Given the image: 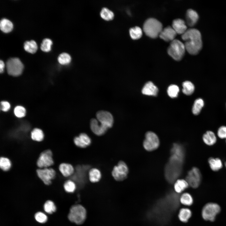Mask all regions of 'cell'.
I'll list each match as a JSON object with an SVG mask.
<instances>
[{
    "label": "cell",
    "instance_id": "1",
    "mask_svg": "<svg viewBox=\"0 0 226 226\" xmlns=\"http://www.w3.org/2000/svg\"><path fill=\"white\" fill-rule=\"evenodd\" d=\"M185 41L186 50L191 55H196L201 51L202 47V35L200 31L195 28L187 29L181 35Z\"/></svg>",
    "mask_w": 226,
    "mask_h": 226
},
{
    "label": "cell",
    "instance_id": "2",
    "mask_svg": "<svg viewBox=\"0 0 226 226\" xmlns=\"http://www.w3.org/2000/svg\"><path fill=\"white\" fill-rule=\"evenodd\" d=\"M183 162L178 159L170 157L164 170L165 178L169 183H173L180 175Z\"/></svg>",
    "mask_w": 226,
    "mask_h": 226
},
{
    "label": "cell",
    "instance_id": "3",
    "mask_svg": "<svg viewBox=\"0 0 226 226\" xmlns=\"http://www.w3.org/2000/svg\"><path fill=\"white\" fill-rule=\"evenodd\" d=\"M162 30L161 23L154 18L148 19L145 22L143 25L145 33L152 38H156L159 36Z\"/></svg>",
    "mask_w": 226,
    "mask_h": 226
},
{
    "label": "cell",
    "instance_id": "4",
    "mask_svg": "<svg viewBox=\"0 0 226 226\" xmlns=\"http://www.w3.org/2000/svg\"><path fill=\"white\" fill-rule=\"evenodd\" d=\"M86 214L85 208L81 205L77 204L71 207L68 218L71 222L77 224H81L85 221Z\"/></svg>",
    "mask_w": 226,
    "mask_h": 226
},
{
    "label": "cell",
    "instance_id": "5",
    "mask_svg": "<svg viewBox=\"0 0 226 226\" xmlns=\"http://www.w3.org/2000/svg\"><path fill=\"white\" fill-rule=\"evenodd\" d=\"M184 44L177 39L171 41L167 51L169 55L176 61L180 60L183 57L185 52Z\"/></svg>",
    "mask_w": 226,
    "mask_h": 226
},
{
    "label": "cell",
    "instance_id": "6",
    "mask_svg": "<svg viewBox=\"0 0 226 226\" xmlns=\"http://www.w3.org/2000/svg\"><path fill=\"white\" fill-rule=\"evenodd\" d=\"M221 211L220 206L217 203L209 202L206 204L202 211L203 218L205 220L213 221Z\"/></svg>",
    "mask_w": 226,
    "mask_h": 226
},
{
    "label": "cell",
    "instance_id": "7",
    "mask_svg": "<svg viewBox=\"0 0 226 226\" xmlns=\"http://www.w3.org/2000/svg\"><path fill=\"white\" fill-rule=\"evenodd\" d=\"M6 67L8 73L13 76L20 75L24 68L23 63L19 58L16 57L8 59L6 63Z\"/></svg>",
    "mask_w": 226,
    "mask_h": 226
},
{
    "label": "cell",
    "instance_id": "8",
    "mask_svg": "<svg viewBox=\"0 0 226 226\" xmlns=\"http://www.w3.org/2000/svg\"><path fill=\"white\" fill-rule=\"evenodd\" d=\"M159 138L155 133L151 131L146 132L143 143V147L146 150H154L159 147Z\"/></svg>",
    "mask_w": 226,
    "mask_h": 226
},
{
    "label": "cell",
    "instance_id": "9",
    "mask_svg": "<svg viewBox=\"0 0 226 226\" xmlns=\"http://www.w3.org/2000/svg\"><path fill=\"white\" fill-rule=\"evenodd\" d=\"M54 164L52 152L49 149L41 152L36 161L37 166L39 168H49Z\"/></svg>",
    "mask_w": 226,
    "mask_h": 226
},
{
    "label": "cell",
    "instance_id": "10",
    "mask_svg": "<svg viewBox=\"0 0 226 226\" xmlns=\"http://www.w3.org/2000/svg\"><path fill=\"white\" fill-rule=\"evenodd\" d=\"M128 168L124 161H120L115 166L112 171V175L116 181H121L125 179L128 174Z\"/></svg>",
    "mask_w": 226,
    "mask_h": 226
},
{
    "label": "cell",
    "instance_id": "11",
    "mask_svg": "<svg viewBox=\"0 0 226 226\" xmlns=\"http://www.w3.org/2000/svg\"><path fill=\"white\" fill-rule=\"evenodd\" d=\"M36 173L39 178L46 185H50L56 176L55 170L50 167L38 168L36 170Z\"/></svg>",
    "mask_w": 226,
    "mask_h": 226
},
{
    "label": "cell",
    "instance_id": "12",
    "mask_svg": "<svg viewBox=\"0 0 226 226\" xmlns=\"http://www.w3.org/2000/svg\"><path fill=\"white\" fill-rule=\"evenodd\" d=\"M201 179L200 170L197 168L193 167L188 171L186 180L189 186L193 188H196L200 185Z\"/></svg>",
    "mask_w": 226,
    "mask_h": 226
},
{
    "label": "cell",
    "instance_id": "13",
    "mask_svg": "<svg viewBox=\"0 0 226 226\" xmlns=\"http://www.w3.org/2000/svg\"><path fill=\"white\" fill-rule=\"evenodd\" d=\"M97 119L102 125L108 129L112 127L113 124V118L109 112L104 110L98 111L96 114Z\"/></svg>",
    "mask_w": 226,
    "mask_h": 226
},
{
    "label": "cell",
    "instance_id": "14",
    "mask_svg": "<svg viewBox=\"0 0 226 226\" xmlns=\"http://www.w3.org/2000/svg\"><path fill=\"white\" fill-rule=\"evenodd\" d=\"M75 144L77 147L84 148L89 146L91 140L90 137L86 133H80L78 136L75 137L73 139Z\"/></svg>",
    "mask_w": 226,
    "mask_h": 226
},
{
    "label": "cell",
    "instance_id": "15",
    "mask_svg": "<svg viewBox=\"0 0 226 226\" xmlns=\"http://www.w3.org/2000/svg\"><path fill=\"white\" fill-rule=\"evenodd\" d=\"M90 127L92 132L97 136L103 135L108 129L101 124L97 119L94 118L90 121Z\"/></svg>",
    "mask_w": 226,
    "mask_h": 226
},
{
    "label": "cell",
    "instance_id": "16",
    "mask_svg": "<svg viewBox=\"0 0 226 226\" xmlns=\"http://www.w3.org/2000/svg\"><path fill=\"white\" fill-rule=\"evenodd\" d=\"M177 34L172 27L168 26L163 29L159 36L165 41L171 42L175 39Z\"/></svg>",
    "mask_w": 226,
    "mask_h": 226
},
{
    "label": "cell",
    "instance_id": "17",
    "mask_svg": "<svg viewBox=\"0 0 226 226\" xmlns=\"http://www.w3.org/2000/svg\"><path fill=\"white\" fill-rule=\"evenodd\" d=\"M199 19V15L194 10L191 9H188L186 14V24L189 27H192L197 23Z\"/></svg>",
    "mask_w": 226,
    "mask_h": 226
},
{
    "label": "cell",
    "instance_id": "18",
    "mask_svg": "<svg viewBox=\"0 0 226 226\" xmlns=\"http://www.w3.org/2000/svg\"><path fill=\"white\" fill-rule=\"evenodd\" d=\"M172 27L177 34L181 35L187 30L185 21L180 19H177L173 21Z\"/></svg>",
    "mask_w": 226,
    "mask_h": 226
},
{
    "label": "cell",
    "instance_id": "19",
    "mask_svg": "<svg viewBox=\"0 0 226 226\" xmlns=\"http://www.w3.org/2000/svg\"><path fill=\"white\" fill-rule=\"evenodd\" d=\"M158 92V88L152 82L146 83L143 87L142 92L143 94L151 96H156Z\"/></svg>",
    "mask_w": 226,
    "mask_h": 226
},
{
    "label": "cell",
    "instance_id": "20",
    "mask_svg": "<svg viewBox=\"0 0 226 226\" xmlns=\"http://www.w3.org/2000/svg\"><path fill=\"white\" fill-rule=\"evenodd\" d=\"M171 156L184 160L185 152L183 147L180 144L174 143L171 149Z\"/></svg>",
    "mask_w": 226,
    "mask_h": 226
},
{
    "label": "cell",
    "instance_id": "21",
    "mask_svg": "<svg viewBox=\"0 0 226 226\" xmlns=\"http://www.w3.org/2000/svg\"><path fill=\"white\" fill-rule=\"evenodd\" d=\"M60 172L65 177H69L74 173V169L70 164L63 163L60 164L58 167Z\"/></svg>",
    "mask_w": 226,
    "mask_h": 226
},
{
    "label": "cell",
    "instance_id": "22",
    "mask_svg": "<svg viewBox=\"0 0 226 226\" xmlns=\"http://www.w3.org/2000/svg\"><path fill=\"white\" fill-rule=\"evenodd\" d=\"M202 139L204 143L209 146L214 145L217 141L216 135L211 131H207L204 133L202 136Z\"/></svg>",
    "mask_w": 226,
    "mask_h": 226
},
{
    "label": "cell",
    "instance_id": "23",
    "mask_svg": "<svg viewBox=\"0 0 226 226\" xmlns=\"http://www.w3.org/2000/svg\"><path fill=\"white\" fill-rule=\"evenodd\" d=\"M208 163L211 169L214 171L219 170L223 166L221 160L218 158L210 157L208 159Z\"/></svg>",
    "mask_w": 226,
    "mask_h": 226
},
{
    "label": "cell",
    "instance_id": "24",
    "mask_svg": "<svg viewBox=\"0 0 226 226\" xmlns=\"http://www.w3.org/2000/svg\"><path fill=\"white\" fill-rule=\"evenodd\" d=\"M192 215L190 209L187 208L180 209L179 212L178 217L179 220L183 223L187 222Z\"/></svg>",
    "mask_w": 226,
    "mask_h": 226
},
{
    "label": "cell",
    "instance_id": "25",
    "mask_svg": "<svg viewBox=\"0 0 226 226\" xmlns=\"http://www.w3.org/2000/svg\"><path fill=\"white\" fill-rule=\"evenodd\" d=\"M189 186L186 180L184 179L177 180L175 181L174 185L175 191L177 194L181 193Z\"/></svg>",
    "mask_w": 226,
    "mask_h": 226
},
{
    "label": "cell",
    "instance_id": "26",
    "mask_svg": "<svg viewBox=\"0 0 226 226\" xmlns=\"http://www.w3.org/2000/svg\"><path fill=\"white\" fill-rule=\"evenodd\" d=\"M89 179L92 183H96L99 181L101 177V174L100 170L96 168L91 169L89 172Z\"/></svg>",
    "mask_w": 226,
    "mask_h": 226
},
{
    "label": "cell",
    "instance_id": "27",
    "mask_svg": "<svg viewBox=\"0 0 226 226\" xmlns=\"http://www.w3.org/2000/svg\"><path fill=\"white\" fill-rule=\"evenodd\" d=\"M13 27V24L9 20L5 18L1 19L0 28L1 30L3 32L9 33L12 30Z\"/></svg>",
    "mask_w": 226,
    "mask_h": 226
},
{
    "label": "cell",
    "instance_id": "28",
    "mask_svg": "<svg viewBox=\"0 0 226 226\" xmlns=\"http://www.w3.org/2000/svg\"><path fill=\"white\" fill-rule=\"evenodd\" d=\"M30 137L33 140L40 142L44 139V135L43 131L41 129L38 128H35L31 131Z\"/></svg>",
    "mask_w": 226,
    "mask_h": 226
},
{
    "label": "cell",
    "instance_id": "29",
    "mask_svg": "<svg viewBox=\"0 0 226 226\" xmlns=\"http://www.w3.org/2000/svg\"><path fill=\"white\" fill-rule=\"evenodd\" d=\"M180 202L184 205L190 206L193 203V198L190 193H184L180 197Z\"/></svg>",
    "mask_w": 226,
    "mask_h": 226
},
{
    "label": "cell",
    "instance_id": "30",
    "mask_svg": "<svg viewBox=\"0 0 226 226\" xmlns=\"http://www.w3.org/2000/svg\"><path fill=\"white\" fill-rule=\"evenodd\" d=\"M37 46L36 42L34 40L26 41L24 43V48L27 52L33 54L37 49Z\"/></svg>",
    "mask_w": 226,
    "mask_h": 226
},
{
    "label": "cell",
    "instance_id": "31",
    "mask_svg": "<svg viewBox=\"0 0 226 226\" xmlns=\"http://www.w3.org/2000/svg\"><path fill=\"white\" fill-rule=\"evenodd\" d=\"M182 92L186 95H191L194 91V86L190 81H186L182 83Z\"/></svg>",
    "mask_w": 226,
    "mask_h": 226
},
{
    "label": "cell",
    "instance_id": "32",
    "mask_svg": "<svg viewBox=\"0 0 226 226\" xmlns=\"http://www.w3.org/2000/svg\"><path fill=\"white\" fill-rule=\"evenodd\" d=\"M100 15L103 19L106 21L112 20L114 16L113 12L106 7L102 8L100 12Z\"/></svg>",
    "mask_w": 226,
    "mask_h": 226
},
{
    "label": "cell",
    "instance_id": "33",
    "mask_svg": "<svg viewBox=\"0 0 226 226\" xmlns=\"http://www.w3.org/2000/svg\"><path fill=\"white\" fill-rule=\"evenodd\" d=\"M204 102L202 99L198 98L194 101L192 108V112L195 115H198L204 106Z\"/></svg>",
    "mask_w": 226,
    "mask_h": 226
},
{
    "label": "cell",
    "instance_id": "34",
    "mask_svg": "<svg viewBox=\"0 0 226 226\" xmlns=\"http://www.w3.org/2000/svg\"><path fill=\"white\" fill-rule=\"evenodd\" d=\"M131 38L133 40H137L141 38L142 35V29L138 26L131 28L129 30Z\"/></svg>",
    "mask_w": 226,
    "mask_h": 226
},
{
    "label": "cell",
    "instance_id": "35",
    "mask_svg": "<svg viewBox=\"0 0 226 226\" xmlns=\"http://www.w3.org/2000/svg\"><path fill=\"white\" fill-rule=\"evenodd\" d=\"M11 161L8 158L4 157L0 158V167L3 171H8L11 168Z\"/></svg>",
    "mask_w": 226,
    "mask_h": 226
},
{
    "label": "cell",
    "instance_id": "36",
    "mask_svg": "<svg viewBox=\"0 0 226 226\" xmlns=\"http://www.w3.org/2000/svg\"><path fill=\"white\" fill-rule=\"evenodd\" d=\"M71 60L70 56L67 53L63 52L58 56V61L59 62L63 65H67L70 63Z\"/></svg>",
    "mask_w": 226,
    "mask_h": 226
},
{
    "label": "cell",
    "instance_id": "37",
    "mask_svg": "<svg viewBox=\"0 0 226 226\" xmlns=\"http://www.w3.org/2000/svg\"><path fill=\"white\" fill-rule=\"evenodd\" d=\"M63 187L65 190L68 193H73L76 189L75 183L71 180H68L64 183Z\"/></svg>",
    "mask_w": 226,
    "mask_h": 226
},
{
    "label": "cell",
    "instance_id": "38",
    "mask_svg": "<svg viewBox=\"0 0 226 226\" xmlns=\"http://www.w3.org/2000/svg\"><path fill=\"white\" fill-rule=\"evenodd\" d=\"M179 91L178 87L175 85L172 84L169 86L167 92L168 95L172 98L176 97Z\"/></svg>",
    "mask_w": 226,
    "mask_h": 226
},
{
    "label": "cell",
    "instance_id": "39",
    "mask_svg": "<svg viewBox=\"0 0 226 226\" xmlns=\"http://www.w3.org/2000/svg\"><path fill=\"white\" fill-rule=\"evenodd\" d=\"M44 209L47 213L51 214L56 211V207L53 202L50 200L47 201L44 204Z\"/></svg>",
    "mask_w": 226,
    "mask_h": 226
},
{
    "label": "cell",
    "instance_id": "40",
    "mask_svg": "<svg viewBox=\"0 0 226 226\" xmlns=\"http://www.w3.org/2000/svg\"><path fill=\"white\" fill-rule=\"evenodd\" d=\"M52 44L51 40L48 38H45L43 40L41 43L40 49L43 51L47 52L51 49V46Z\"/></svg>",
    "mask_w": 226,
    "mask_h": 226
},
{
    "label": "cell",
    "instance_id": "41",
    "mask_svg": "<svg viewBox=\"0 0 226 226\" xmlns=\"http://www.w3.org/2000/svg\"><path fill=\"white\" fill-rule=\"evenodd\" d=\"M14 112L16 116L22 118L25 116L26 110L24 107L21 106H17L14 109Z\"/></svg>",
    "mask_w": 226,
    "mask_h": 226
},
{
    "label": "cell",
    "instance_id": "42",
    "mask_svg": "<svg viewBox=\"0 0 226 226\" xmlns=\"http://www.w3.org/2000/svg\"><path fill=\"white\" fill-rule=\"evenodd\" d=\"M36 220L39 223H44L47 220V216L41 212H38L35 213V216Z\"/></svg>",
    "mask_w": 226,
    "mask_h": 226
},
{
    "label": "cell",
    "instance_id": "43",
    "mask_svg": "<svg viewBox=\"0 0 226 226\" xmlns=\"http://www.w3.org/2000/svg\"><path fill=\"white\" fill-rule=\"evenodd\" d=\"M217 134L220 138L226 139V126H220L218 129Z\"/></svg>",
    "mask_w": 226,
    "mask_h": 226
},
{
    "label": "cell",
    "instance_id": "44",
    "mask_svg": "<svg viewBox=\"0 0 226 226\" xmlns=\"http://www.w3.org/2000/svg\"><path fill=\"white\" fill-rule=\"evenodd\" d=\"M1 109L3 111H7L10 108V104L7 101H2L1 102Z\"/></svg>",
    "mask_w": 226,
    "mask_h": 226
},
{
    "label": "cell",
    "instance_id": "45",
    "mask_svg": "<svg viewBox=\"0 0 226 226\" xmlns=\"http://www.w3.org/2000/svg\"><path fill=\"white\" fill-rule=\"evenodd\" d=\"M5 65L3 62L2 60L0 61V72L2 73L3 72Z\"/></svg>",
    "mask_w": 226,
    "mask_h": 226
},
{
    "label": "cell",
    "instance_id": "46",
    "mask_svg": "<svg viewBox=\"0 0 226 226\" xmlns=\"http://www.w3.org/2000/svg\"><path fill=\"white\" fill-rule=\"evenodd\" d=\"M224 165H225V167L226 168V161L224 163Z\"/></svg>",
    "mask_w": 226,
    "mask_h": 226
},
{
    "label": "cell",
    "instance_id": "47",
    "mask_svg": "<svg viewBox=\"0 0 226 226\" xmlns=\"http://www.w3.org/2000/svg\"></svg>",
    "mask_w": 226,
    "mask_h": 226
}]
</instances>
